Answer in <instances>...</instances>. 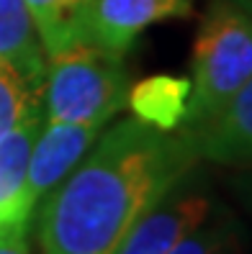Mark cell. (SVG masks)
Segmentation results:
<instances>
[{"instance_id":"8992f818","label":"cell","mask_w":252,"mask_h":254,"mask_svg":"<svg viewBox=\"0 0 252 254\" xmlns=\"http://www.w3.org/2000/svg\"><path fill=\"white\" fill-rule=\"evenodd\" d=\"M98 133V126L83 124L47 121V126H41L28 159V195L34 203L47 198L75 170V164L95 144Z\"/></svg>"},{"instance_id":"6da1fadb","label":"cell","mask_w":252,"mask_h":254,"mask_svg":"<svg viewBox=\"0 0 252 254\" xmlns=\"http://www.w3.org/2000/svg\"><path fill=\"white\" fill-rule=\"evenodd\" d=\"M190 128L162 133L124 118L98 133L39 211L41 254H116L131 226L196 167Z\"/></svg>"},{"instance_id":"5b68a950","label":"cell","mask_w":252,"mask_h":254,"mask_svg":"<svg viewBox=\"0 0 252 254\" xmlns=\"http://www.w3.org/2000/svg\"><path fill=\"white\" fill-rule=\"evenodd\" d=\"M190 13L193 0H93L87 41L126 54L144 28L170 18H188Z\"/></svg>"},{"instance_id":"9c48e42d","label":"cell","mask_w":252,"mask_h":254,"mask_svg":"<svg viewBox=\"0 0 252 254\" xmlns=\"http://www.w3.org/2000/svg\"><path fill=\"white\" fill-rule=\"evenodd\" d=\"M190 87L185 74H150L126 90V106L139 124L172 133L188 121Z\"/></svg>"},{"instance_id":"2e32d148","label":"cell","mask_w":252,"mask_h":254,"mask_svg":"<svg viewBox=\"0 0 252 254\" xmlns=\"http://www.w3.org/2000/svg\"><path fill=\"white\" fill-rule=\"evenodd\" d=\"M234 5H240V8H245L247 13H252V0H232Z\"/></svg>"},{"instance_id":"277c9868","label":"cell","mask_w":252,"mask_h":254,"mask_svg":"<svg viewBox=\"0 0 252 254\" xmlns=\"http://www.w3.org/2000/svg\"><path fill=\"white\" fill-rule=\"evenodd\" d=\"M209 213L211 203L206 195L175 188L131 226L116 254H168L180 239L206 223Z\"/></svg>"},{"instance_id":"5bb4252c","label":"cell","mask_w":252,"mask_h":254,"mask_svg":"<svg viewBox=\"0 0 252 254\" xmlns=\"http://www.w3.org/2000/svg\"><path fill=\"white\" fill-rule=\"evenodd\" d=\"M0 254H31L26 226H0Z\"/></svg>"},{"instance_id":"30bf717a","label":"cell","mask_w":252,"mask_h":254,"mask_svg":"<svg viewBox=\"0 0 252 254\" xmlns=\"http://www.w3.org/2000/svg\"><path fill=\"white\" fill-rule=\"evenodd\" d=\"M0 59L41 93L47 54L23 0H0Z\"/></svg>"},{"instance_id":"9a60e30c","label":"cell","mask_w":252,"mask_h":254,"mask_svg":"<svg viewBox=\"0 0 252 254\" xmlns=\"http://www.w3.org/2000/svg\"><path fill=\"white\" fill-rule=\"evenodd\" d=\"M237 188H240V195H242V200L247 203V208L252 211V167H245V175L240 177V183H237Z\"/></svg>"},{"instance_id":"52a82bcc","label":"cell","mask_w":252,"mask_h":254,"mask_svg":"<svg viewBox=\"0 0 252 254\" xmlns=\"http://www.w3.org/2000/svg\"><path fill=\"white\" fill-rule=\"evenodd\" d=\"M201 159L252 167V77L209 121L190 128Z\"/></svg>"},{"instance_id":"4fadbf2b","label":"cell","mask_w":252,"mask_h":254,"mask_svg":"<svg viewBox=\"0 0 252 254\" xmlns=\"http://www.w3.org/2000/svg\"><path fill=\"white\" fill-rule=\"evenodd\" d=\"M168 254H232V236L224 226H201L180 239Z\"/></svg>"},{"instance_id":"7a4b0ae2","label":"cell","mask_w":252,"mask_h":254,"mask_svg":"<svg viewBox=\"0 0 252 254\" xmlns=\"http://www.w3.org/2000/svg\"><path fill=\"white\" fill-rule=\"evenodd\" d=\"M129 74L124 54L95 41H78L49 54L41 85L47 121L103 128L126 106Z\"/></svg>"},{"instance_id":"ba28073f","label":"cell","mask_w":252,"mask_h":254,"mask_svg":"<svg viewBox=\"0 0 252 254\" xmlns=\"http://www.w3.org/2000/svg\"><path fill=\"white\" fill-rule=\"evenodd\" d=\"M44 113H31L0 139V226H26L36 203L28 195V159Z\"/></svg>"},{"instance_id":"8fae6325","label":"cell","mask_w":252,"mask_h":254,"mask_svg":"<svg viewBox=\"0 0 252 254\" xmlns=\"http://www.w3.org/2000/svg\"><path fill=\"white\" fill-rule=\"evenodd\" d=\"M34 18L44 54H57L78 41H87L93 0H23Z\"/></svg>"},{"instance_id":"3957f363","label":"cell","mask_w":252,"mask_h":254,"mask_svg":"<svg viewBox=\"0 0 252 254\" xmlns=\"http://www.w3.org/2000/svg\"><path fill=\"white\" fill-rule=\"evenodd\" d=\"M252 77V13L214 0L193 44V77L185 126L209 121Z\"/></svg>"},{"instance_id":"7c38bea8","label":"cell","mask_w":252,"mask_h":254,"mask_svg":"<svg viewBox=\"0 0 252 254\" xmlns=\"http://www.w3.org/2000/svg\"><path fill=\"white\" fill-rule=\"evenodd\" d=\"M31 113H41V93L0 59V139Z\"/></svg>"}]
</instances>
